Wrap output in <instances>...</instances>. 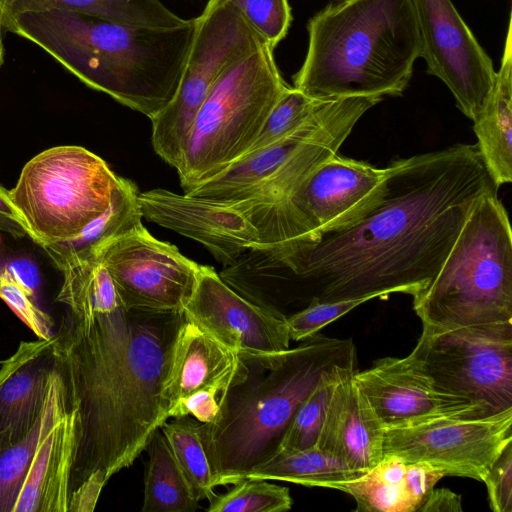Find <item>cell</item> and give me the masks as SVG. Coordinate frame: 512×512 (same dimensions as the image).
<instances>
[{
  "label": "cell",
  "mask_w": 512,
  "mask_h": 512,
  "mask_svg": "<svg viewBox=\"0 0 512 512\" xmlns=\"http://www.w3.org/2000/svg\"><path fill=\"white\" fill-rule=\"evenodd\" d=\"M0 298L38 339L48 340L54 336L51 316L40 308L38 299L4 267L0 268Z\"/></svg>",
  "instance_id": "obj_33"
},
{
  "label": "cell",
  "mask_w": 512,
  "mask_h": 512,
  "mask_svg": "<svg viewBox=\"0 0 512 512\" xmlns=\"http://www.w3.org/2000/svg\"><path fill=\"white\" fill-rule=\"evenodd\" d=\"M366 472L350 467L344 460L317 446L302 450H280L253 468L245 478L277 480L336 489Z\"/></svg>",
  "instance_id": "obj_26"
},
{
  "label": "cell",
  "mask_w": 512,
  "mask_h": 512,
  "mask_svg": "<svg viewBox=\"0 0 512 512\" xmlns=\"http://www.w3.org/2000/svg\"><path fill=\"white\" fill-rule=\"evenodd\" d=\"M249 372L222 396L212 423L197 424L215 486L233 485L273 457L296 411L322 376L336 368H357L351 338L320 332L290 348L270 367Z\"/></svg>",
  "instance_id": "obj_5"
},
{
  "label": "cell",
  "mask_w": 512,
  "mask_h": 512,
  "mask_svg": "<svg viewBox=\"0 0 512 512\" xmlns=\"http://www.w3.org/2000/svg\"><path fill=\"white\" fill-rule=\"evenodd\" d=\"M183 313L246 365L273 366L291 348L286 316L240 295L210 266H200Z\"/></svg>",
  "instance_id": "obj_14"
},
{
  "label": "cell",
  "mask_w": 512,
  "mask_h": 512,
  "mask_svg": "<svg viewBox=\"0 0 512 512\" xmlns=\"http://www.w3.org/2000/svg\"><path fill=\"white\" fill-rule=\"evenodd\" d=\"M119 178L88 149L62 145L30 159L9 193L36 244L62 245L77 240L109 208Z\"/></svg>",
  "instance_id": "obj_8"
},
{
  "label": "cell",
  "mask_w": 512,
  "mask_h": 512,
  "mask_svg": "<svg viewBox=\"0 0 512 512\" xmlns=\"http://www.w3.org/2000/svg\"><path fill=\"white\" fill-rule=\"evenodd\" d=\"M67 409L65 384L58 365L35 424L21 440L0 452V512H12L39 443Z\"/></svg>",
  "instance_id": "obj_25"
},
{
  "label": "cell",
  "mask_w": 512,
  "mask_h": 512,
  "mask_svg": "<svg viewBox=\"0 0 512 512\" xmlns=\"http://www.w3.org/2000/svg\"><path fill=\"white\" fill-rule=\"evenodd\" d=\"M268 44L226 68L200 107L176 171L184 193L241 158L288 87Z\"/></svg>",
  "instance_id": "obj_7"
},
{
  "label": "cell",
  "mask_w": 512,
  "mask_h": 512,
  "mask_svg": "<svg viewBox=\"0 0 512 512\" xmlns=\"http://www.w3.org/2000/svg\"><path fill=\"white\" fill-rule=\"evenodd\" d=\"M209 512H285L291 509L290 490L265 479L244 478L211 499Z\"/></svg>",
  "instance_id": "obj_31"
},
{
  "label": "cell",
  "mask_w": 512,
  "mask_h": 512,
  "mask_svg": "<svg viewBox=\"0 0 512 512\" xmlns=\"http://www.w3.org/2000/svg\"><path fill=\"white\" fill-rule=\"evenodd\" d=\"M248 372V366L236 352L185 318L173 343L164 382L167 411L178 399L203 388L215 387L226 392L242 382Z\"/></svg>",
  "instance_id": "obj_20"
},
{
  "label": "cell",
  "mask_w": 512,
  "mask_h": 512,
  "mask_svg": "<svg viewBox=\"0 0 512 512\" xmlns=\"http://www.w3.org/2000/svg\"><path fill=\"white\" fill-rule=\"evenodd\" d=\"M406 465L396 456H383L375 467L335 490L355 499V511L414 512L405 491Z\"/></svg>",
  "instance_id": "obj_28"
},
{
  "label": "cell",
  "mask_w": 512,
  "mask_h": 512,
  "mask_svg": "<svg viewBox=\"0 0 512 512\" xmlns=\"http://www.w3.org/2000/svg\"><path fill=\"white\" fill-rule=\"evenodd\" d=\"M322 101L312 99L296 88L288 86L271 109L246 154L268 147L298 129L313 115Z\"/></svg>",
  "instance_id": "obj_32"
},
{
  "label": "cell",
  "mask_w": 512,
  "mask_h": 512,
  "mask_svg": "<svg viewBox=\"0 0 512 512\" xmlns=\"http://www.w3.org/2000/svg\"><path fill=\"white\" fill-rule=\"evenodd\" d=\"M512 443V408L479 416L455 414L385 427L383 456L421 463L444 476L483 482L493 463Z\"/></svg>",
  "instance_id": "obj_12"
},
{
  "label": "cell",
  "mask_w": 512,
  "mask_h": 512,
  "mask_svg": "<svg viewBox=\"0 0 512 512\" xmlns=\"http://www.w3.org/2000/svg\"><path fill=\"white\" fill-rule=\"evenodd\" d=\"M353 379L385 427L455 415H493L484 407L440 391L406 357H384Z\"/></svg>",
  "instance_id": "obj_17"
},
{
  "label": "cell",
  "mask_w": 512,
  "mask_h": 512,
  "mask_svg": "<svg viewBox=\"0 0 512 512\" xmlns=\"http://www.w3.org/2000/svg\"><path fill=\"white\" fill-rule=\"evenodd\" d=\"M86 251L105 266L126 309L183 312L201 266L143 224Z\"/></svg>",
  "instance_id": "obj_13"
},
{
  "label": "cell",
  "mask_w": 512,
  "mask_h": 512,
  "mask_svg": "<svg viewBox=\"0 0 512 512\" xmlns=\"http://www.w3.org/2000/svg\"><path fill=\"white\" fill-rule=\"evenodd\" d=\"M55 334L48 340L21 341L0 362V452L21 440L39 418L58 359Z\"/></svg>",
  "instance_id": "obj_18"
},
{
  "label": "cell",
  "mask_w": 512,
  "mask_h": 512,
  "mask_svg": "<svg viewBox=\"0 0 512 512\" xmlns=\"http://www.w3.org/2000/svg\"><path fill=\"white\" fill-rule=\"evenodd\" d=\"M109 479L103 471L90 474L69 497L68 512L94 511L100 493Z\"/></svg>",
  "instance_id": "obj_39"
},
{
  "label": "cell",
  "mask_w": 512,
  "mask_h": 512,
  "mask_svg": "<svg viewBox=\"0 0 512 512\" xmlns=\"http://www.w3.org/2000/svg\"><path fill=\"white\" fill-rule=\"evenodd\" d=\"M197 424L190 416L176 417L166 420L160 430L195 498L210 501L216 486Z\"/></svg>",
  "instance_id": "obj_29"
},
{
  "label": "cell",
  "mask_w": 512,
  "mask_h": 512,
  "mask_svg": "<svg viewBox=\"0 0 512 512\" xmlns=\"http://www.w3.org/2000/svg\"><path fill=\"white\" fill-rule=\"evenodd\" d=\"M4 28L37 44L90 88L147 116L174 98L198 27L156 29L63 11H25Z\"/></svg>",
  "instance_id": "obj_3"
},
{
  "label": "cell",
  "mask_w": 512,
  "mask_h": 512,
  "mask_svg": "<svg viewBox=\"0 0 512 512\" xmlns=\"http://www.w3.org/2000/svg\"><path fill=\"white\" fill-rule=\"evenodd\" d=\"M427 73L440 79L458 109L475 121L494 86L496 71L488 54L451 0H411Z\"/></svg>",
  "instance_id": "obj_15"
},
{
  "label": "cell",
  "mask_w": 512,
  "mask_h": 512,
  "mask_svg": "<svg viewBox=\"0 0 512 512\" xmlns=\"http://www.w3.org/2000/svg\"><path fill=\"white\" fill-rule=\"evenodd\" d=\"M55 349L77 416L69 497L90 474L131 466L168 420L164 382L183 312L66 302Z\"/></svg>",
  "instance_id": "obj_2"
},
{
  "label": "cell",
  "mask_w": 512,
  "mask_h": 512,
  "mask_svg": "<svg viewBox=\"0 0 512 512\" xmlns=\"http://www.w3.org/2000/svg\"><path fill=\"white\" fill-rule=\"evenodd\" d=\"M3 28H4L3 13H2L1 6H0V67L4 61V45H3V32H2Z\"/></svg>",
  "instance_id": "obj_43"
},
{
  "label": "cell",
  "mask_w": 512,
  "mask_h": 512,
  "mask_svg": "<svg viewBox=\"0 0 512 512\" xmlns=\"http://www.w3.org/2000/svg\"><path fill=\"white\" fill-rule=\"evenodd\" d=\"M462 498L459 494L447 489H433L426 497L418 511L422 512H461Z\"/></svg>",
  "instance_id": "obj_41"
},
{
  "label": "cell",
  "mask_w": 512,
  "mask_h": 512,
  "mask_svg": "<svg viewBox=\"0 0 512 512\" xmlns=\"http://www.w3.org/2000/svg\"><path fill=\"white\" fill-rule=\"evenodd\" d=\"M146 450L149 461L144 480L142 512H194L195 498L160 428Z\"/></svg>",
  "instance_id": "obj_27"
},
{
  "label": "cell",
  "mask_w": 512,
  "mask_h": 512,
  "mask_svg": "<svg viewBox=\"0 0 512 512\" xmlns=\"http://www.w3.org/2000/svg\"><path fill=\"white\" fill-rule=\"evenodd\" d=\"M197 18L196 35L179 88L172 101L151 119L153 149L173 168L219 76L268 44L230 0H208Z\"/></svg>",
  "instance_id": "obj_10"
},
{
  "label": "cell",
  "mask_w": 512,
  "mask_h": 512,
  "mask_svg": "<svg viewBox=\"0 0 512 512\" xmlns=\"http://www.w3.org/2000/svg\"><path fill=\"white\" fill-rule=\"evenodd\" d=\"M272 49L285 38L292 16L288 0H230Z\"/></svg>",
  "instance_id": "obj_34"
},
{
  "label": "cell",
  "mask_w": 512,
  "mask_h": 512,
  "mask_svg": "<svg viewBox=\"0 0 512 512\" xmlns=\"http://www.w3.org/2000/svg\"><path fill=\"white\" fill-rule=\"evenodd\" d=\"M443 477L442 473L426 464L410 463L406 465L404 475L405 491L413 511L419 510L426 497Z\"/></svg>",
  "instance_id": "obj_38"
},
{
  "label": "cell",
  "mask_w": 512,
  "mask_h": 512,
  "mask_svg": "<svg viewBox=\"0 0 512 512\" xmlns=\"http://www.w3.org/2000/svg\"><path fill=\"white\" fill-rule=\"evenodd\" d=\"M0 217L18 225L25 232L23 220L11 200L9 190L2 185H0Z\"/></svg>",
  "instance_id": "obj_42"
},
{
  "label": "cell",
  "mask_w": 512,
  "mask_h": 512,
  "mask_svg": "<svg viewBox=\"0 0 512 512\" xmlns=\"http://www.w3.org/2000/svg\"><path fill=\"white\" fill-rule=\"evenodd\" d=\"M413 309L428 331L512 322V232L497 193L476 201Z\"/></svg>",
  "instance_id": "obj_6"
},
{
  "label": "cell",
  "mask_w": 512,
  "mask_h": 512,
  "mask_svg": "<svg viewBox=\"0 0 512 512\" xmlns=\"http://www.w3.org/2000/svg\"><path fill=\"white\" fill-rule=\"evenodd\" d=\"M407 358L446 394L491 414L512 408V322L422 329Z\"/></svg>",
  "instance_id": "obj_11"
},
{
  "label": "cell",
  "mask_w": 512,
  "mask_h": 512,
  "mask_svg": "<svg viewBox=\"0 0 512 512\" xmlns=\"http://www.w3.org/2000/svg\"><path fill=\"white\" fill-rule=\"evenodd\" d=\"M381 201L354 224L323 234L281 265L310 301L420 294L476 201L498 187L476 144L395 159Z\"/></svg>",
  "instance_id": "obj_1"
},
{
  "label": "cell",
  "mask_w": 512,
  "mask_h": 512,
  "mask_svg": "<svg viewBox=\"0 0 512 512\" xmlns=\"http://www.w3.org/2000/svg\"><path fill=\"white\" fill-rule=\"evenodd\" d=\"M1 9L3 20L25 11L63 10L156 29L177 28L188 21L159 0H5Z\"/></svg>",
  "instance_id": "obj_24"
},
{
  "label": "cell",
  "mask_w": 512,
  "mask_h": 512,
  "mask_svg": "<svg viewBox=\"0 0 512 512\" xmlns=\"http://www.w3.org/2000/svg\"><path fill=\"white\" fill-rule=\"evenodd\" d=\"M477 148L499 188L512 181V14L492 92L473 121Z\"/></svg>",
  "instance_id": "obj_22"
},
{
  "label": "cell",
  "mask_w": 512,
  "mask_h": 512,
  "mask_svg": "<svg viewBox=\"0 0 512 512\" xmlns=\"http://www.w3.org/2000/svg\"><path fill=\"white\" fill-rule=\"evenodd\" d=\"M77 416L67 409L39 443L12 512H68Z\"/></svg>",
  "instance_id": "obj_21"
},
{
  "label": "cell",
  "mask_w": 512,
  "mask_h": 512,
  "mask_svg": "<svg viewBox=\"0 0 512 512\" xmlns=\"http://www.w3.org/2000/svg\"><path fill=\"white\" fill-rule=\"evenodd\" d=\"M347 370L357 368L340 367L322 376L296 411L278 451L302 450L316 446L336 382Z\"/></svg>",
  "instance_id": "obj_30"
},
{
  "label": "cell",
  "mask_w": 512,
  "mask_h": 512,
  "mask_svg": "<svg viewBox=\"0 0 512 512\" xmlns=\"http://www.w3.org/2000/svg\"><path fill=\"white\" fill-rule=\"evenodd\" d=\"M345 371L336 382L316 446L367 472L383 458L384 425Z\"/></svg>",
  "instance_id": "obj_19"
},
{
  "label": "cell",
  "mask_w": 512,
  "mask_h": 512,
  "mask_svg": "<svg viewBox=\"0 0 512 512\" xmlns=\"http://www.w3.org/2000/svg\"><path fill=\"white\" fill-rule=\"evenodd\" d=\"M143 218L205 246L224 266L246 252H261L256 227L229 202L156 188L139 193Z\"/></svg>",
  "instance_id": "obj_16"
},
{
  "label": "cell",
  "mask_w": 512,
  "mask_h": 512,
  "mask_svg": "<svg viewBox=\"0 0 512 512\" xmlns=\"http://www.w3.org/2000/svg\"><path fill=\"white\" fill-rule=\"evenodd\" d=\"M371 299L361 297L328 302L310 301L303 309L286 316L291 341H302L313 336L327 324Z\"/></svg>",
  "instance_id": "obj_35"
},
{
  "label": "cell",
  "mask_w": 512,
  "mask_h": 512,
  "mask_svg": "<svg viewBox=\"0 0 512 512\" xmlns=\"http://www.w3.org/2000/svg\"><path fill=\"white\" fill-rule=\"evenodd\" d=\"M4 1H5V0H0V6H2V5H3Z\"/></svg>",
  "instance_id": "obj_44"
},
{
  "label": "cell",
  "mask_w": 512,
  "mask_h": 512,
  "mask_svg": "<svg viewBox=\"0 0 512 512\" xmlns=\"http://www.w3.org/2000/svg\"><path fill=\"white\" fill-rule=\"evenodd\" d=\"M324 101L298 129L268 147L250 152L217 175L202 182L185 194L217 201H236L257 187L293 155L316 128Z\"/></svg>",
  "instance_id": "obj_23"
},
{
  "label": "cell",
  "mask_w": 512,
  "mask_h": 512,
  "mask_svg": "<svg viewBox=\"0 0 512 512\" xmlns=\"http://www.w3.org/2000/svg\"><path fill=\"white\" fill-rule=\"evenodd\" d=\"M294 88L316 100L399 96L421 54L411 0H335L307 24Z\"/></svg>",
  "instance_id": "obj_4"
},
{
  "label": "cell",
  "mask_w": 512,
  "mask_h": 512,
  "mask_svg": "<svg viewBox=\"0 0 512 512\" xmlns=\"http://www.w3.org/2000/svg\"><path fill=\"white\" fill-rule=\"evenodd\" d=\"M225 391L208 387L178 399L167 411L168 418L192 416L200 423L214 422Z\"/></svg>",
  "instance_id": "obj_37"
},
{
  "label": "cell",
  "mask_w": 512,
  "mask_h": 512,
  "mask_svg": "<svg viewBox=\"0 0 512 512\" xmlns=\"http://www.w3.org/2000/svg\"><path fill=\"white\" fill-rule=\"evenodd\" d=\"M20 284L38 298L40 274L36 265L26 258H17L3 266Z\"/></svg>",
  "instance_id": "obj_40"
},
{
  "label": "cell",
  "mask_w": 512,
  "mask_h": 512,
  "mask_svg": "<svg viewBox=\"0 0 512 512\" xmlns=\"http://www.w3.org/2000/svg\"><path fill=\"white\" fill-rule=\"evenodd\" d=\"M483 482L494 512H512V443L493 463Z\"/></svg>",
  "instance_id": "obj_36"
},
{
  "label": "cell",
  "mask_w": 512,
  "mask_h": 512,
  "mask_svg": "<svg viewBox=\"0 0 512 512\" xmlns=\"http://www.w3.org/2000/svg\"><path fill=\"white\" fill-rule=\"evenodd\" d=\"M390 167L338 153L313 170L278 211L263 254L278 265L326 233L362 219L382 199Z\"/></svg>",
  "instance_id": "obj_9"
}]
</instances>
